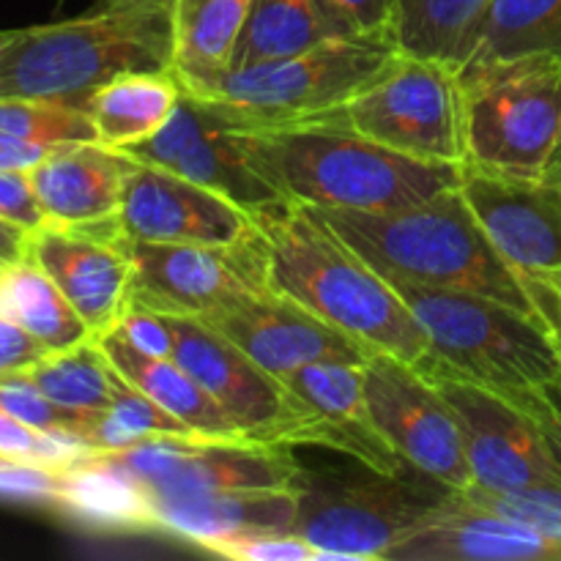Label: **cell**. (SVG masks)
<instances>
[{"mask_svg": "<svg viewBox=\"0 0 561 561\" xmlns=\"http://www.w3.org/2000/svg\"><path fill=\"white\" fill-rule=\"evenodd\" d=\"M266 244L268 288L348 334L367 354L420 365L431 340L381 272L351 250L316 208L279 201L255 211Z\"/></svg>", "mask_w": 561, "mask_h": 561, "instance_id": "cell-1", "label": "cell"}, {"mask_svg": "<svg viewBox=\"0 0 561 561\" xmlns=\"http://www.w3.org/2000/svg\"><path fill=\"white\" fill-rule=\"evenodd\" d=\"M261 173L288 201L334 211L387 214L460 184L463 164L381 146L340 115L283 126H239Z\"/></svg>", "mask_w": 561, "mask_h": 561, "instance_id": "cell-2", "label": "cell"}, {"mask_svg": "<svg viewBox=\"0 0 561 561\" xmlns=\"http://www.w3.org/2000/svg\"><path fill=\"white\" fill-rule=\"evenodd\" d=\"M126 71H173V0H110L0 44V96L88 110Z\"/></svg>", "mask_w": 561, "mask_h": 561, "instance_id": "cell-3", "label": "cell"}, {"mask_svg": "<svg viewBox=\"0 0 561 561\" xmlns=\"http://www.w3.org/2000/svg\"><path fill=\"white\" fill-rule=\"evenodd\" d=\"M316 211L383 277L491 296L546 321L535 283L515 272L493 247L460 184L387 214Z\"/></svg>", "mask_w": 561, "mask_h": 561, "instance_id": "cell-4", "label": "cell"}, {"mask_svg": "<svg viewBox=\"0 0 561 561\" xmlns=\"http://www.w3.org/2000/svg\"><path fill=\"white\" fill-rule=\"evenodd\" d=\"M387 279L431 340L422 362L493 389L551 387L561 378V345L540 318L491 296Z\"/></svg>", "mask_w": 561, "mask_h": 561, "instance_id": "cell-5", "label": "cell"}, {"mask_svg": "<svg viewBox=\"0 0 561 561\" xmlns=\"http://www.w3.org/2000/svg\"><path fill=\"white\" fill-rule=\"evenodd\" d=\"M466 162L540 175L561 142V55L474 58L460 69Z\"/></svg>", "mask_w": 561, "mask_h": 561, "instance_id": "cell-6", "label": "cell"}, {"mask_svg": "<svg viewBox=\"0 0 561 561\" xmlns=\"http://www.w3.org/2000/svg\"><path fill=\"white\" fill-rule=\"evenodd\" d=\"M398 44L387 38H323L290 58L233 66L203 99L239 126H283L327 118L362 91Z\"/></svg>", "mask_w": 561, "mask_h": 561, "instance_id": "cell-7", "label": "cell"}, {"mask_svg": "<svg viewBox=\"0 0 561 561\" xmlns=\"http://www.w3.org/2000/svg\"><path fill=\"white\" fill-rule=\"evenodd\" d=\"M449 493L455 491L422 474L365 469V474L323 477L301 469L294 531L316 548V561H383Z\"/></svg>", "mask_w": 561, "mask_h": 561, "instance_id": "cell-8", "label": "cell"}, {"mask_svg": "<svg viewBox=\"0 0 561 561\" xmlns=\"http://www.w3.org/2000/svg\"><path fill=\"white\" fill-rule=\"evenodd\" d=\"M381 146L431 162L466 164L460 69L398 49L337 113Z\"/></svg>", "mask_w": 561, "mask_h": 561, "instance_id": "cell-9", "label": "cell"}, {"mask_svg": "<svg viewBox=\"0 0 561 561\" xmlns=\"http://www.w3.org/2000/svg\"><path fill=\"white\" fill-rule=\"evenodd\" d=\"M131 263L129 307L157 316L206 318L255 290H268L261 230L236 244H162L124 239Z\"/></svg>", "mask_w": 561, "mask_h": 561, "instance_id": "cell-10", "label": "cell"}, {"mask_svg": "<svg viewBox=\"0 0 561 561\" xmlns=\"http://www.w3.org/2000/svg\"><path fill=\"white\" fill-rule=\"evenodd\" d=\"M365 398L378 433L416 474L455 493L474 485L458 416L425 373L392 354H373Z\"/></svg>", "mask_w": 561, "mask_h": 561, "instance_id": "cell-11", "label": "cell"}, {"mask_svg": "<svg viewBox=\"0 0 561 561\" xmlns=\"http://www.w3.org/2000/svg\"><path fill=\"white\" fill-rule=\"evenodd\" d=\"M288 449L261 442L157 436L99 455L135 477L148 499H164L217 491H296L301 466Z\"/></svg>", "mask_w": 561, "mask_h": 561, "instance_id": "cell-12", "label": "cell"}, {"mask_svg": "<svg viewBox=\"0 0 561 561\" xmlns=\"http://www.w3.org/2000/svg\"><path fill=\"white\" fill-rule=\"evenodd\" d=\"M414 367L425 373L453 405L474 485L515 491L540 482H561V471L548 455L540 431L513 398L436 362H420Z\"/></svg>", "mask_w": 561, "mask_h": 561, "instance_id": "cell-13", "label": "cell"}, {"mask_svg": "<svg viewBox=\"0 0 561 561\" xmlns=\"http://www.w3.org/2000/svg\"><path fill=\"white\" fill-rule=\"evenodd\" d=\"M126 153L137 162L170 170L195 184L222 192L252 214L285 201L283 192L252 162L233 121L217 104L184 88L168 124L151 140Z\"/></svg>", "mask_w": 561, "mask_h": 561, "instance_id": "cell-14", "label": "cell"}, {"mask_svg": "<svg viewBox=\"0 0 561 561\" xmlns=\"http://www.w3.org/2000/svg\"><path fill=\"white\" fill-rule=\"evenodd\" d=\"M173 334V359L230 416L247 442L279 444L296 422L283 381L268 376L239 345L201 318L162 316Z\"/></svg>", "mask_w": 561, "mask_h": 561, "instance_id": "cell-15", "label": "cell"}, {"mask_svg": "<svg viewBox=\"0 0 561 561\" xmlns=\"http://www.w3.org/2000/svg\"><path fill=\"white\" fill-rule=\"evenodd\" d=\"M460 192L504 261L526 279L561 268V184L463 164Z\"/></svg>", "mask_w": 561, "mask_h": 561, "instance_id": "cell-16", "label": "cell"}, {"mask_svg": "<svg viewBox=\"0 0 561 561\" xmlns=\"http://www.w3.org/2000/svg\"><path fill=\"white\" fill-rule=\"evenodd\" d=\"M129 239L162 244H236L257 230L255 214L222 192L153 164H131L121 201Z\"/></svg>", "mask_w": 561, "mask_h": 561, "instance_id": "cell-17", "label": "cell"}, {"mask_svg": "<svg viewBox=\"0 0 561 561\" xmlns=\"http://www.w3.org/2000/svg\"><path fill=\"white\" fill-rule=\"evenodd\" d=\"M201 321L239 345L277 381H285L290 373L318 359L343 356V359L365 362L373 356L359 348L348 334L272 288L239 296Z\"/></svg>", "mask_w": 561, "mask_h": 561, "instance_id": "cell-18", "label": "cell"}, {"mask_svg": "<svg viewBox=\"0 0 561 561\" xmlns=\"http://www.w3.org/2000/svg\"><path fill=\"white\" fill-rule=\"evenodd\" d=\"M135 159L99 140H66L49 148L31 170L47 222L88 236L121 241L124 184Z\"/></svg>", "mask_w": 561, "mask_h": 561, "instance_id": "cell-19", "label": "cell"}, {"mask_svg": "<svg viewBox=\"0 0 561 561\" xmlns=\"http://www.w3.org/2000/svg\"><path fill=\"white\" fill-rule=\"evenodd\" d=\"M124 239H96L53 222L31 230L27 257L53 277L91 329L93 340L113 332L121 316L129 310L131 263L124 252Z\"/></svg>", "mask_w": 561, "mask_h": 561, "instance_id": "cell-20", "label": "cell"}, {"mask_svg": "<svg viewBox=\"0 0 561 561\" xmlns=\"http://www.w3.org/2000/svg\"><path fill=\"white\" fill-rule=\"evenodd\" d=\"M383 561H561V537L485 513L449 493Z\"/></svg>", "mask_w": 561, "mask_h": 561, "instance_id": "cell-21", "label": "cell"}, {"mask_svg": "<svg viewBox=\"0 0 561 561\" xmlns=\"http://www.w3.org/2000/svg\"><path fill=\"white\" fill-rule=\"evenodd\" d=\"M151 529L208 548L247 531H294L296 491H217L148 499Z\"/></svg>", "mask_w": 561, "mask_h": 561, "instance_id": "cell-22", "label": "cell"}, {"mask_svg": "<svg viewBox=\"0 0 561 561\" xmlns=\"http://www.w3.org/2000/svg\"><path fill=\"white\" fill-rule=\"evenodd\" d=\"M255 0H173V75L190 93L211 91L233 69Z\"/></svg>", "mask_w": 561, "mask_h": 561, "instance_id": "cell-23", "label": "cell"}, {"mask_svg": "<svg viewBox=\"0 0 561 561\" xmlns=\"http://www.w3.org/2000/svg\"><path fill=\"white\" fill-rule=\"evenodd\" d=\"M96 343L126 381L135 383L164 411L179 416L195 436L206 442H247L230 416L203 392L201 383L175 359L142 354L115 332L102 334Z\"/></svg>", "mask_w": 561, "mask_h": 561, "instance_id": "cell-24", "label": "cell"}, {"mask_svg": "<svg viewBox=\"0 0 561 561\" xmlns=\"http://www.w3.org/2000/svg\"><path fill=\"white\" fill-rule=\"evenodd\" d=\"M55 507L93 529H151V502L146 488L99 453L60 469Z\"/></svg>", "mask_w": 561, "mask_h": 561, "instance_id": "cell-25", "label": "cell"}, {"mask_svg": "<svg viewBox=\"0 0 561 561\" xmlns=\"http://www.w3.org/2000/svg\"><path fill=\"white\" fill-rule=\"evenodd\" d=\"M179 99L181 82L173 71H126L93 93L88 113L99 142L129 151L168 124Z\"/></svg>", "mask_w": 561, "mask_h": 561, "instance_id": "cell-26", "label": "cell"}, {"mask_svg": "<svg viewBox=\"0 0 561 561\" xmlns=\"http://www.w3.org/2000/svg\"><path fill=\"white\" fill-rule=\"evenodd\" d=\"M493 0H394V42L403 53L463 69L480 44Z\"/></svg>", "mask_w": 561, "mask_h": 561, "instance_id": "cell-27", "label": "cell"}, {"mask_svg": "<svg viewBox=\"0 0 561 561\" xmlns=\"http://www.w3.org/2000/svg\"><path fill=\"white\" fill-rule=\"evenodd\" d=\"M0 316L25 329L47 351H66L93 340L53 277L31 257L0 266Z\"/></svg>", "mask_w": 561, "mask_h": 561, "instance_id": "cell-28", "label": "cell"}, {"mask_svg": "<svg viewBox=\"0 0 561 561\" xmlns=\"http://www.w3.org/2000/svg\"><path fill=\"white\" fill-rule=\"evenodd\" d=\"M25 376L53 400L75 414H102L113 403L121 373L110 365L96 340L66 351H49L27 367Z\"/></svg>", "mask_w": 561, "mask_h": 561, "instance_id": "cell-29", "label": "cell"}, {"mask_svg": "<svg viewBox=\"0 0 561 561\" xmlns=\"http://www.w3.org/2000/svg\"><path fill=\"white\" fill-rule=\"evenodd\" d=\"M365 362L337 356L318 359L290 373L283 387L294 400L296 420L327 425L373 422L365 398Z\"/></svg>", "mask_w": 561, "mask_h": 561, "instance_id": "cell-30", "label": "cell"}, {"mask_svg": "<svg viewBox=\"0 0 561 561\" xmlns=\"http://www.w3.org/2000/svg\"><path fill=\"white\" fill-rule=\"evenodd\" d=\"M332 38L312 0H255L233 66L290 58Z\"/></svg>", "mask_w": 561, "mask_h": 561, "instance_id": "cell-31", "label": "cell"}, {"mask_svg": "<svg viewBox=\"0 0 561 561\" xmlns=\"http://www.w3.org/2000/svg\"><path fill=\"white\" fill-rule=\"evenodd\" d=\"M561 55V0H493L474 58Z\"/></svg>", "mask_w": 561, "mask_h": 561, "instance_id": "cell-32", "label": "cell"}, {"mask_svg": "<svg viewBox=\"0 0 561 561\" xmlns=\"http://www.w3.org/2000/svg\"><path fill=\"white\" fill-rule=\"evenodd\" d=\"M0 135L49 146L66 140H99L88 110L16 96H0Z\"/></svg>", "mask_w": 561, "mask_h": 561, "instance_id": "cell-33", "label": "cell"}, {"mask_svg": "<svg viewBox=\"0 0 561 561\" xmlns=\"http://www.w3.org/2000/svg\"><path fill=\"white\" fill-rule=\"evenodd\" d=\"M458 496L477 510L531 526L542 535L561 537V482H540L515 491H488V488L469 485Z\"/></svg>", "mask_w": 561, "mask_h": 561, "instance_id": "cell-34", "label": "cell"}, {"mask_svg": "<svg viewBox=\"0 0 561 561\" xmlns=\"http://www.w3.org/2000/svg\"><path fill=\"white\" fill-rule=\"evenodd\" d=\"M0 409L9 411L27 427H36L44 433H75L85 438L88 422L93 414H75L60 405H55L25 373H11L0 376Z\"/></svg>", "mask_w": 561, "mask_h": 561, "instance_id": "cell-35", "label": "cell"}, {"mask_svg": "<svg viewBox=\"0 0 561 561\" xmlns=\"http://www.w3.org/2000/svg\"><path fill=\"white\" fill-rule=\"evenodd\" d=\"M107 414H113L121 425L129 433H135L137 438H157V436H170V438H201L179 420L170 411H164L162 405L153 403L146 392L135 387V383L126 381L124 376L115 383L113 403L107 405ZM206 442V438H203Z\"/></svg>", "mask_w": 561, "mask_h": 561, "instance_id": "cell-36", "label": "cell"}, {"mask_svg": "<svg viewBox=\"0 0 561 561\" xmlns=\"http://www.w3.org/2000/svg\"><path fill=\"white\" fill-rule=\"evenodd\" d=\"M312 3L332 36L394 42V0H312Z\"/></svg>", "mask_w": 561, "mask_h": 561, "instance_id": "cell-37", "label": "cell"}, {"mask_svg": "<svg viewBox=\"0 0 561 561\" xmlns=\"http://www.w3.org/2000/svg\"><path fill=\"white\" fill-rule=\"evenodd\" d=\"M208 553L236 561H316V548L296 531H247L214 542Z\"/></svg>", "mask_w": 561, "mask_h": 561, "instance_id": "cell-38", "label": "cell"}, {"mask_svg": "<svg viewBox=\"0 0 561 561\" xmlns=\"http://www.w3.org/2000/svg\"><path fill=\"white\" fill-rule=\"evenodd\" d=\"M60 469H49L42 463H25V460L0 458V499H16V502L53 504L58 499Z\"/></svg>", "mask_w": 561, "mask_h": 561, "instance_id": "cell-39", "label": "cell"}, {"mask_svg": "<svg viewBox=\"0 0 561 561\" xmlns=\"http://www.w3.org/2000/svg\"><path fill=\"white\" fill-rule=\"evenodd\" d=\"M499 392L513 398L531 416L542 442H546L548 455L561 471V392L557 383L537 389H499Z\"/></svg>", "mask_w": 561, "mask_h": 561, "instance_id": "cell-40", "label": "cell"}, {"mask_svg": "<svg viewBox=\"0 0 561 561\" xmlns=\"http://www.w3.org/2000/svg\"><path fill=\"white\" fill-rule=\"evenodd\" d=\"M0 217L25 230L47 225L44 208L33 190L31 173L25 170H0Z\"/></svg>", "mask_w": 561, "mask_h": 561, "instance_id": "cell-41", "label": "cell"}, {"mask_svg": "<svg viewBox=\"0 0 561 561\" xmlns=\"http://www.w3.org/2000/svg\"><path fill=\"white\" fill-rule=\"evenodd\" d=\"M113 332L124 337L129 345H135L137 351H142V354L173 359V334H170L164 318L157 316V312L129 307L121 316V321L115 323Z\"/></svg>", "mask_w": 561, "mask_h": 561, "instance_id": "cell-42", "label": "cell"}, {"mask_svg": "<svg viewBox=\"0 0 561 561\" xmlns=\"http://www.w3.org/2000/svg\"><path fill=\"white\" fill-rule=\"evenodd\" d=\"M47 354L49 351L36 337H31L25 329L0 316V376L25 373L27 367H33Z\"/></svg>", "mask_w": 561, "mask_h": 561, "instance_id": "cell-43", "label": "cell"}, {"mask_svg": "<svg viewBox=\"0 0 561 561\" xmlns=\"http://www.w3.org/2000/svg\"><path fill=\"white\" fill-rule=\"evenodd\" d=\"M58 146V142H55ZM49 142L22 140V137L0 135V170H25L31 173L49 153Z\"/></svg>", "mask_w": 561, "mask_h": 561, "instance_id": "cell-44", "label": "cell"}, {"mask_svg": "<svg viewBox=\"0 0 561 561\" xmlns=\"http://www.w3.org/2000/svg\"><path fill=\"white\" fill-rule=\"evenodd\" d=\"M27 250H31V230L0 217V266L25 261Z\"/></svg>", "mask_w": 561, "mask_h": 561, "instance_id": "cell-45", "label": "cell"}, {"mask_svg": "<svg viewBox=\"0 0 561 561\" xmlns=\"http://www.w3.org/2000/svg\"><path fill=\"white\" fill-rule=\"evenodd\" d=\"M542 288V316H546V321H548V327L553 329V334H557V340H559V345H561V301L557 299V296L551 294V290L546 288V285H540Z\"/></svg>", "mask_w": 561, "mask_h": 561, "instance_id": "cell-46", "label": "cell"}, {"mask_svg": "<svg viewBox=\"0 0 561 561\" xmlns=\"http://www.w3.org/2000/svg\"><path fill=\"white\" fill-rule=\"evenodd\" d=\"M535 283L546 285V288L551 290V294L561 301V268H559V272H551V274H542V277H535Z\"/></svg>", "mask_w": 561, "mask_h": 561, "instance_id": "cell-47", "label": "cell"}, {"mask_svg": "<svg viewBox=\"0 0 561 561\" xmlns=\"http://www.w3.org/2000/svg\"><path fill=\"white\" fill-rule=\"evenodd\" d=\"M546 175H551L553 181H559V184H561V142H559L557 153H553V157H551V162H548Z\"/></svg>", "mask_w": 561, "mask_h": 561, "instance_id": "cell-48", "label": "cell"}, {"mask_svg": "<svg viewBox=\"0 0 561 561\" xmlns=\"http://www.w3.org/2000/svg\"><path fill=\"white\" fill-rule=\"evenodd\" d=\"M3 38H5V33H0V44H3Z\"/></svg>", "mask_w": 561, "mask_h": 561, "instance_id": "cell-49", "label": "cell"}, {"mask_svg": "<svg viewBox=\"0 0 561 561\" xmlns=\"http://www.w3.org/2000/svg\"><path fill=\"white\" fill-rule=\"evenodd\" d=\"M557 389H559V392H561V378H559V381H557Z\"/></svg>", "mask_w": 561, "mask_h": 561, "instance_id": "cell-50", "label": "cell"}, {"mask_svg": "<svg viewBox=\"0 0 561 561\" xmlns=\"http://www.w3.org/2000/svg\"><path fill=\"white\" fill-rule=\"evenodd\" d=\"M102 3H110V0H102Z\"/></svg>", "mask_w": 561, "mask_h": 561, "instance_id": "cell-51", "label": "cell"}]
</instances>
